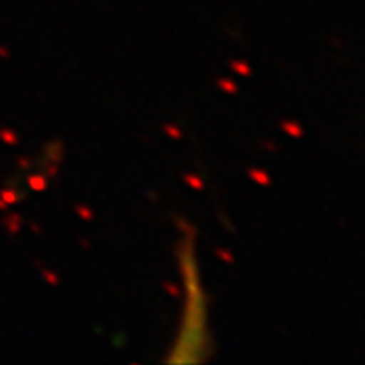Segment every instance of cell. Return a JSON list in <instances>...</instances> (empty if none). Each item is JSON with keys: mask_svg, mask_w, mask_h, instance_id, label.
Instances as JSON below:
<instances>
[{"mask_svg": "<svg viewBox=\"0 0 365 365\" xmlns=\"http://www.w3.org/2000/svg\"><path fill=\"white\" fill-rule=\"evenodd\" d=\"M0 199L6 203V205H13V203H16L19 199H21V195H16L14 191H9V189H4L2 193H0Z\"/></svg>", "mask_w": 365, "mask_h": 365, "instance_id": "cell-4", "label": "cell"}, {"mask_svg": "<svg viewBox=\"0 0 365 365\" xmlns=\"http://www.w3.org/2000/svg\"><path fill=\"white\" fill-rule=\"evenodd\" d=\"M250 177H252L256 182H260V185H270V177H268L264 170L250 169Z\"/></svg>", "mask_w": 365, "mask_h": 365, "instance_id": "cell-3", "label": "cell"}, {"mask_svg": "<svg viewBox=\"0 0 365 365\" xmlns=\"http://www.w3.org/2000/svg\"><path fill=\"white\" fill-rule=\"evenodd\" d=\"M230 66H232V69L237 71L240 76H250V73H252V71H250V67L246 66V63H242V61H232Z\"/></svg>", "mask_w": 365, "mask_h": 365, "instance_id": "cell-7", "label": "cell"}, {"mask_svg": "<svg viewBox=\"0 0 365 365\" xmlns=\"http://www.w3.org/2000/svg\"><path fill=\"white\" fill-rule=\"evenodd\" d=\"M0 55H2V57H9V53L4 51V49H0Z\"/></svg>", "mask_w": 365, "mask_h": 365, "instance_id": "cell-16", "label": "cell"}, {"mask_svg": "<svg viewBox=\"0 0 365 365\" xmlns=\"http://www.w3.org/2000/svg\"><path fill=\"white\" fill-rule=\"evenodd\" d=\"M217 256L220 258H223L225 262H234V258H232V254H227L225 250H217Z\"/></svg>", "mask_w": 365, "mask_h": 365, "instance_id": "cell-13", "label": "cell"}, {"mask_svg": "<svg viewBox=\"0 0 365 365\" xmlns=\"http://www.w3.org/2000/svg\"><path fill=\"white\" fill-rule=\"evenodd\" d=\"M0 209H2V211H4V209H9V205H6V203H4L2 199H0Z\"/></svg>", "mask_w": 365, "mask_h": 365, "instance_id": "cell-15", "label": "cell"}, {"mask_svg": "<svg viewBox=\"0 0 365 365\" xmlns=\"http://www.w3.org/2000/svg\"><path fill=\"white\" fill-rule=\"evenodd\" d=\"M217 86L223 91H227V93H237V86H235L234 81H230V79H217Z\"/></svg>", "mask_w": 365, "mask_h": 365, "instance_id": "cell-6", "label": "cell"}, {"mask_svg": "<svg viewBox=\"0 0 365 365\" xmlns=\"http://www.w3.org/2000/svg\"><path fill=\"white\" fill-rule=\"evenodd\" d=\"M41 274H43V276H45V278H47V280H49V282H51V284H57V282H59V278H57V276H55V274L47 272V270H45V268H43V270H41Z\"/></svg>", "mask_w": 365, "mask_h": 365, "instance_id": "cell-12", "label": "cell"}, {"mask_svg": "<svg viewBox=\"0 0 365 365\" xmlns=\"http://www.w3.org/2000/svg\"><path fill=\"white\" fill-rule=\"evenodd\" d=\"M165 288H167V290H169L170 294H175V297H177V294H179V292H177V288H175V287H170V284H165Z\"/></svg>", "mask_w": 365, "mask_h": 365, "instance_id": "cell-14", "label": "cell"}, {"mask_svg": "<svg viewBox=\"0 0 365 365\" xmlns=\"http://www.w3.org/2000/svg\"><path fill=\"white\" fill-rule=\"evenodd\" d=\"M76 211H78L79 215H81V220H86V222H90L91 217H93V213H91V209L83 207V205H78V207H76Z\"/></svg>", "mask_w": 365, "mask_h": 365, "instance_id": "cell-10", "label": "cell"}, {"mask_svg": "<svg viewBox=\"0 0 365 365\" xmlns=\"http://www.w3.org/2000/svg\"><path fill=\"white\" fill-rule=\"evenodd\" d=\"M185 182H189L193 189H197V191H201L205 185H203V181L201 179H197V177H193V175H185Z\"/></svg>", "mask_w": 365, "mask_h": 365, "instance_id": "cell-9", "label": "cell"}, {"mask_svg": "<svg viewBox=\"0 0 365 365\" xmlns=\"http://www.w3.org/2000/svg\"><path fill=\"white\" fill-rule=\"evenodd\" d=\"M165 132H167V134H170L173 138H181V132L177 130L175 126H170V124H167V126H165Z\"/></svg>", "mask_w": 365, "mask_h": 365, "instance_id": "cell-11", "label": "cell"}, {"mask_svg": "<svg viewBox=\"0 0 365 365\" xmlns=\"http://www.w3.org/2000/svg\"><path fill=\"white\" fill-rule=\"evenodd\" d=\"M29 187L35 191H43V189H47V181L43 175H33V177H29Z\"/></svg>", "mask_w": 365, "mask_h": 365, "instance_id": "cell-1", "label": "cell"}, {"mask_svg": "<svg viewBox=\"0 0 365 365\" xmlns=\"http://www.w3.org/2000/svg\"><path fill=\"white\" fill-rule=\"evenodd\" d=\"M0 138L6 144H19V136H16L13 130H6V128L0 130Z\"/></svg>", "mask_w": 365, "mask_h": 365, "instance_id": "cell-5", "label": "cell"}, {"mask_svg": "<svg viewBox=\"0 0 365 365\" xmlns=\"http://www.w3.org/2000/svg\"><path fill=\"white\" fill-rule=\"evenodd\" d=\"M282 130L288 132V134H290V136H294V138L302 136V128H300L297 122H282Z\"/></svg>", "mask_w": 365, "mask_h": 365, "instance_id": "cell-2", "label": "cell"}, {"mask_svg": "<svg viewBox=\"0 0 365 365\" xmlns=\"http://www.w3.org/2000/svg\"><path fill=\"white\" fill-rule=\"evenodd\" d=\"M19 225H21V215H11V220H6V227L11 230V234L19 232Z\"/></svg>", "mask_w": 365, "mask_h": 365, "instance_id": "cell-8", "label": "cell"}]
</instances>
